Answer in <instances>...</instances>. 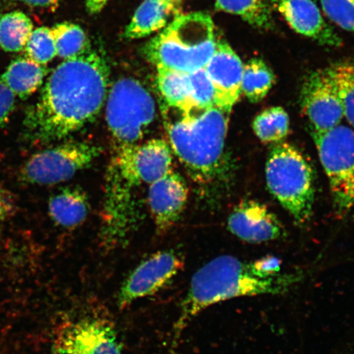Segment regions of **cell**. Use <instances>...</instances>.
Segmentation results:
<instances>
[{"instance_id": "1", "label": "cell", "mask_w": 354, "mask_h": 354, "mask_svg": "<svg viewBox=\"0 0 354 354\" xmlns=\"http://www.w3.org/2000/svg\"><path fill=\"white\" fill-rule=\"evenodd\" d=\"M109 77L107 60L91 48L64 61L48 78L37 103L26 110L25 138L50 144L81 130L107 100Z\"/></svg>"}, {"instance_id": "2", "label": "cell", "mask_w": 354, "mask_h": 354, "mask_svg": "<svg viewBox=\"0 0 354 354\" xmlns=\"http://www.w3.org/2000/svg\"><path fill=\"white\" fill-rule=\"evenodd\" d=\"M295 281V276L260 275L253 264L231 255L212 259L199 268L190 281L174 326V343L194 317L212 305L243 296L284 293Z\"/></svg>"}, {"instance_id": "3", "label": "cell", "mask_w": 354, "mask_h": 354, "mask_svg": "<svg viewBox=\"0 0 354 354\" xmlns=\"http://www.w3.org/2000/svg\"><path fill=\"white\" fill-rule=\"evenodd\" d=\"M229 111L214 106L165 122L170 147L192 179L207 184L218 174L225 148Z\"/></svg>"}, {"instance_id": "4", "label": "cell", "mask_w": 354, "mask_h": 354, "mask_svg": "<svg viewBox=\"0 0 354 354\" xmlns=\"http://www.w3.org/2000/svg\"><path fill=\"white\" fill-rule=\"evenodd\" d=\"M212 17L205 12L179 15L153 38L144 54L157 68L192 73L205 68L215 51Z\"/></svg>"}, {"instance_id": "5", "label": "cell", "mask_w": 354, "mask_h": 354, "mask_svg": "<svg viewBox=\"0 0 354 354\" xmlns=\"http://www.w3.org/2000/svg\"><path fill=\"white\" fill-rule=\"evenodd\" d=\"M266 179L270 192L295 221L307 223L313 214L314 185L311 166L304 155L287 143L274 145L266 165Z\"/></svg>"}, {"instance_id": "6", "label": "cell", "mask_w": 354, "mask_h": 354, "mask_svg": "<svg viewBox=\"0 0 354 354\" xmlns=\"http://www.w3.org/2000/svg\"><path fill=\"white\" fill-rule=\"evenodd\" d=\"M106 100V122L115 148L139 145L156 114L147 88L137 80L122 78L113 84Z\"/></svg>"}, {"instance_id": "7", "label": "cell", "mask_w": 354, "mask_h": 354, "mask_svg": "<svg viewBox=\"0 0 354 354\" xmlns=\"http://www.w3.org/2000/svg\"><path fill=\"white\" fill-rule=\"evenodd\" d=\"M323 168L328 177L335 211L354 209V131L339 125L323 133L313 132Z\"/></svg>"}, {"instance_id": "8", "label": "cell", "mask_w": 354, "mask_h": 354, "mask_svg": "<svg viewBox=\"0 0 354 354\" xmlns=\"http://www.w3.org/2000/svg\"><path fill=\"white\" fill-rule=\"evenodd\" d=\"M101 151L100 146L85 141H66L32 155L22 165L20 178L39 185L64 183L91 166Z\"/></svg>"}, {"instance_id": "9", "label": "cell", "mask_w": 354, "mask_h": 354, "mask_svg": "<svg viewBox=\"0 0 354 354\" xmlns=\"http://www.w3.org/2000/svg\"><path fill=\"white\" fill-rule=\"evenodd\" d=\"M55 354H122L116 329L107 318L87 314L61 326Z\"/></svg>"}, {"instance_id": "10", "label": "cell", "mask_w": 354, "mask_h": 354, "mask_svg": "<svg viewBox=\"0 0 354 354\" xmlns=\"http://www.w3.org/2000/svg\"><path fill=\"white\" fill-rule=\"evenodd\" d=\"M109 168L138 187L152 184L172 170V154L166 140L153 139L131 147L115 148Z\"/></svg>"}, {"instance_id": "11", "label": "cell", "mask_w": 354, "mask_h": 354, "mask_svg": "<svg viewBox=\"0 0 354 354\" xmlns=\"http://www.w3.org/2000/svg\"><path fill=\"white\" fill-rule=\"evenodd\" d=\"M183 268V256L174 250H163L150 256L137 266L123 282L118 295V306L124 309L136 300L158 293Z\"/></svg>"}, {"instance_id": "12", "label": "cell", "mask_w": 354, "mask_h": 354, "mask_svg": "<svg viewBox=\"0 0 354 354\" xmlns=\"http://www.w3.org/2000/svg\"><path fill=\"white\" fill-rule=\"evenodd\" d=\"M300 100L313 132L333 129L344 118L337 90L326 69L308 75L301 90Z\"/></svg>"}, {"instance_id": "13", "label": "cell", "mask_w": 354, "mask_h": 354, "mask_svg": "<svg viewBox=\"0 0 354 354\" xmlns=\"http://www.w3.org/2000/svg\"><path fill=\"white\" fill-rule=\"evenodd\" d=\"M189 190L183 177L174 170L149 185L150 212L159 233L174 227L187 205Z\"/></svg>"}, {"instance_id": "14", "label": "cell", "mask_w": 354, "mask_h": 354, "mask_svg": "<svg viewBox=\"0 0 354 354\" xmlns=\"http://www.w3.org/2000/svg\"><path fill=\"white\" fill-rule=\"evenodd\" d=\"M243 68L240 57L228 43L223 39L216 41L205 69L215 88L216 106L229 112L242 94Z\"/></svg>"}, {"instance_id": "15", "label": "cell", "mask_w": 354, "mask_h": 354, "mask_svg": "<svg viewBox=\"0 0 354 354\" xmlns=\"http://www.w3.org/2000/svg\"><path fill=\"white\" fill-rule=\"evenodd\" d=\"M272 3L296 32L322 46H342V39L323 19L313 0H272Z\"/></svg>"}, {"instance_id": "16", "label": "cell", "mask_w": 354, "mask_h": 354, "mask_svg": "<svg viewBox=\"0 0 354 354\" xmlns=\"http://www.w3.org/2000/svg\"><path fill=\"white\" fill-rule=\"evenodd\" d=\"M228 227L234 236L250 243L276 240L283 231L277 216L254 201L240 203L229 216Z\"/></svg>"}, {"instance_id": "17", "label": "cell", "mask_w": 354, "mask_h": 354, "mask_svg": "<svg viewBox=\"0 0 354 354\" xmlns=\"http://www.w3.org/2000/svg\"><path fill=\"white\" fill-rule=\"evenodd\" d=\"M48 214L61 227L72 229L87 218L90 205L85 192L79 187H66L53 196L48 203Z\"/></svg>"}, {"instance_id": "18", "label": "cell", "mask_w": 354, "mask_h": 354, "mask_svg": "<svg viewBox=\"0 0 354 354\" xmlns=\"http://www.w3.org/2000/svg\"><path fill=\"white\" fill-rule=\"evenodd\" d=\"M47 68L28 59L13 61L0 77L3 84L21 100L28 99L42 86Z\"/></svg>"}, {"instance_id": "19", "label": "cell", "mask_w": 354, "mask_h": 354, "mask_svg": "<svg viewBox=\"0 0 354 354\" xmlns=\"http://www.w3.org/2000/svg\"><path fill=\"white\" fill-rule=\"evenodd\" d=\"M176 6L163 0H145L127 25L124 37L131 39L142 38L165 28Z\"/></svg>"}, {"instance_id": "20", "label": "cell", "mask_w": 354, "mask_h": 354, "mask_svg": "<svg viewBox=\"0 0 354 354\" xmlns=\"http://www.w3.org/2000/svg\"><path fill=\"white\" fill-rule=\"evenodd\" d=\"M158 87L162 99L171 108L181 113V116L197 113L194 111L187 73L157 68Z\"/></svg>"}, {"instance_id": "21", "label": "cell", "mask_w": 354, "mask_h": 354, "mask_svg": "<svg viewBox=\"0 0 354 354\" xmlns=\"http://www.w3.org/2000/svg\"><path fill=\"white\" fill-rule=\"evenodd\" d=\"M215 8L240 16L255 28L270 30L274 26L272 0H216Z\"/></svg>"}, {"instance_id": "22", "label": "cell", "mask_w": 354, "mask_h": 354, "mask_svg": "<svg viewBox=\"0 0 354 354\" xmlns=\"http://www.w3.org/2000/svg\"><path fill=\"white\" fill-rule=\"evenodd\" d=\"M33 32V24L24 12L13 11L0 16V48L6 52H20Z\"/></svg>"}, {"instance_id": "23", "label": "cell", "mask_w": 354, "mask_h": 354, "mask_svg": "<svg viewBox=\"0 0 354 354\" xmlns=\"http://www.w3.org/2000/svg\"><path fill=\"white\" fill-rule=\"evenodd\" d=\"M275 77L262 59L255 57L243 65L241 93L252 103L263 100L271 90Z\"/></svg>"}, {"instance_id": "24", "label": "cell", "mask_w": 354, "mask_h": 354, "mask_svg": "<svg viewBox=\"0 0 354 354\" xmlns=\"http://www.w3.org/2000/svg\"><path fill=\"white\" fill-rule=\"evenodd\" d=\"M55 39L57 56L69 59L91 50L86 35L78 25L63 22L51 28Z\"/></svg>"}, {"instance_id": "25", "label": "cell", "mask_w": 354, "mask_h": 354, "mask_svg": "<svg viewBox=\"0 0 354 354\" xmlns=\"http://www.w3.org/2000/svg\"><path fill=\"white\" fill-rule=\"evenodd\" d=\"M253 128L256 136L263 142L280 143L289 133V116L284 109L270 108L256 117Z\"/></svg>"}, {"instance_id": "26", "label": "cell", "mask_w": 354, "mask_h": 354, "mask_svg": "<svg viewBox=\"0 0 354 354\" xmlns=\"http://www.w3.org/2000/svg\"><path fill=\"white\" fill-rule=\"evenodd\" d=\"M342 102L344 117L354 127V63L339 61L326 68Z\"/></svg>"}, {"instance_id": "27", "label": "cell", "mask_w": 354, "mask_h": 354, "mask_svg": "<svg viewBox=\"0 0 354 354\" xmlns=\"http://www.w3.org/2000/svg\"><path fill=\"white\" fill-rule=\"evenodd\" d=\"M28 59L38 64L46 65L57 56L55 43L51 28L42 26L33 30L24 48Z\"/></svg>"}, {"instance_id": "28", "label": "cell", "mask_w": 354, "mask_h": 354, "mask_svg": "<svg viewBox=\"0 0 354 354\" xmlns=\"http://www.w3.org/2000/svg\"><path fill=\"white\" fill-rule=\"evenodd\" d=\"M190 93L196 113L216 106V91L205 68L189 73Z\"/></svg>"}, {"instance_id": "29", "label": "cell", "mask_w": 354, "mask_h": 354, "mask_svg": "<svg viewBox=\"0 0 354 354\" xmlns=\"http://www.w3.org/2000/svg\"><path fill=\"white\" fill-rule=\"evenodd\" d=\"M323 11L339 28L354 34V0H317Z\"/></svg>"}, {"instance_id": "30", "label": "cell", "mask_w": 354, "mask_h": 354, "mask_svg": "<svg viewBox=\"0 0 354 354\" xmlns=\"http://www.w3.org/2000/svg\"><path fill=\"white\" fill-rule=\"evenodd\" d=\"M15 95L0 82V128L6 126L15 107Z\"/></svg>"}, {"instance_id": "31", "label": "cell", "mask_w": 354, "mask_h": 354, "mask_svg": "<svg viewBox=\"0 0 354 354\" xmlns=\"http://www.w3.org/2000/svg\"><path fill=\"white\" fill-rule=\"evenodd\" d=\"M252 264L255 271L264 277H276L281 271V261L274 257H267Z\"/></svg>"}, {"instance_id": "32", "label": "cell", "mask_w": 354, "mask_h": 354, "mask_svg": "<svg viewBox=\"0 0 354 354\" xmlns=\"http://www.w3.org/2000/svg\"><path fill=\"white\" fill-rule=\"evenodd\" d=\"M13 212V202L6 190L0 187V223L7 219Z\"/></svg>"}, {"instance_id": "33", "label": "cell", "mask_w": 354, "mask_h": 354, "mask_svg": "<svg viewBox=\"0 0 354 354\" xmlns=\"http://www.w3.org/2000/svg\"><path fill=\"white\" fill-rule=\"evenodd\" d=\"M32 7L54 8L59 6L60 0H15Z\"/></svg>"}, {"instance_id": "34", "label": "cell", "mask_w": 354, "mask_h": 354, "mask_svg": "<svg viewBox=\"0 0 354 354\" xmlns=\"http://www.w3.org/2000/svg\"><path fill=\"white\" fill-rule=\"evenodd\" d=\"M109 0H86V8L91 15L99 13L107 4Z\"/></svg>"}, {"instance_id": "35", "label": "cell", "mask_w": 354, "mask_h": 354, "mask_svg": "<svg viewBox=\"0 0 354 354\" xmlns=\"http://www.w3.org/2000/svg\"><path fill=\"white\" fill-rule=\"evenodd\" d=\"M163 1L174 4V6H177V3L180 2V0H163Z\"/></svg>"}]
</instances>
